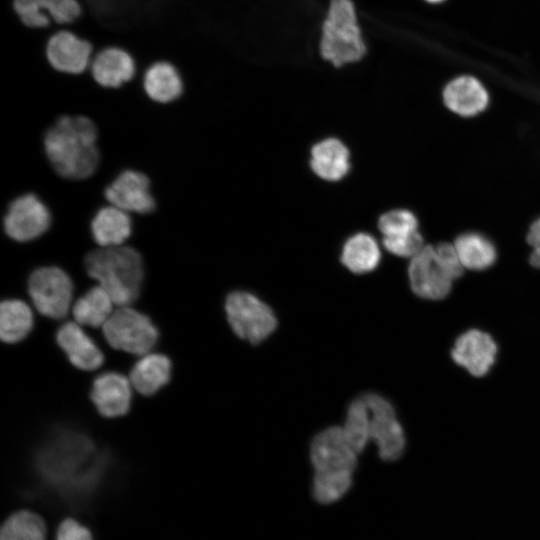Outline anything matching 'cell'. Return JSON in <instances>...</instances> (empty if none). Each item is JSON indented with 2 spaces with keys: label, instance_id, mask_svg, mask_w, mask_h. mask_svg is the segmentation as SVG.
I'll return each mask as SVG.
<instances>
[{
  "label": "cell",
  "instance_id": "11",
  "mask_svg": "<svg viewBox=\"0 0 540 540\" xmlns=\"http://www.w3.org/2000/svg\"><path fill=\"white\" fill-rule=\"evenodd\" d=\"M51 224L46 205L34 194L14 199L4 217L3 227L11 239L18 242L32 241L44 234Z\"/></svg>",
  "mask_w": 540,
  "mask_h": 540
},
{
  "label": "cell",
  "instance_id": "30",
  "mask_svg": "<svg viewBox=\"0 0 540 540\" xmlns=\"http://www.w3.org/2000/svg\"><path fill=\"white\" fill-rule=\"evenodd\" d=\"M352 485V473H315L313 496L321 504L340 499Z\"/></svg>",
  "mask_w": 540,
  "mask_h": 540
},
{
  "label": "cell",
  "instance_id": "23",
  "mask_svg": "<svg viewBox=\"0 0 540 540\" xmlns=\"http://www.w3.org/2000/svg\"><path fill=\"white\" fill-rule=\"evenodd\" d=\"M171 376V362L165 355L148 353L133 367L132 386L143 395H152L166 385Z\"/></svg>",
  "mask_w": 540,
  "mask_h": 540
},
{
  "label": "cell",
  "instance_id": "7",
  "mask_svg": "<svg viewBox=\"0 0 540 540\" xmlns=\"http://www.w3.org/2000/svg\"><path fill=\"white\" fill-rule=\"evenodd\" d=\"M28 292L41 314L61 319L70 309L73 284L69 275L61 268L45 266L31 273L28 279Z\"/></svg>",
  "mask_w": 540,
  "mask_h": 540
},
{
  "label": "cell",
  "instance_id": "25",
  "mask_svg": "<svg viewBox=\"0 0 540 540\" xmlns=\"http://www.w3.org/2000/svg\"><path fill=\"white\" fill-rule=\"evenodd\" d=\"M113 304L112 298L101 286H94L74 303V319L79 325L103 326L113 313Z\"/></svg>",
  "mask_w": 540,
  "mask_h": 540
},
{
  "label": "cell",
  "instance_id": "12",
  "mask_svg": "<svg viewBox=\"0 0 540 540\" xmlns=\"http://www.w3.org/2000/svg\"><path fill=\"white\" fill-rule=\"evenodd\" d=\"M20 21L32 29L53 28L54 33L75 22L82 13L78 0H12Z\"/></svg>",
  "mask_w": 540,
  "mask_h": 540
},
{
  "label": "cell",
  "instance_id": "20",
  "mask_svg": "<svg viewBox=\"0 0 540 540\" xmlns=\"http://www.w3.org/2000/svg\"><path fill=\"white\" fill-rule=\"evenodd\" d=\"M488 93L475 78L462 76L452 80L443 91L445 105L464 117L482 112L488 104Z\"/></svg>",
  "mask_w": 540,
  "mask_h": 540
},
{
  "label": "cell",
  "instance_id": "5",
  "mask_svg": "<svg viewBox=\"0 0 540 540\" xmlns=\"http://www.w3.org/2000/svg\"><path fill=\"white\" fill-rule=\"evenodd\" d=\"M225 310L235 334L251 344L264 341L277 327V318L272 309L245 291L230 293L226 298Z\"/></svg>",
  "mask_w": 540,
  "mask_h": 540
},
{
  "label": "cell",
  "instance_id": "15",
  "mask_svg": "<svg viewBox=\"0 0 540 540\" xmlns=\"http://www.w3.org/2000/svg\"><path fill=\"white\" fill-rule=\"evenodd\" d=\"M88 71L99 86L118 89L136 77L137 66L129 52L109 46L93 54Z\"/></svg>",
  "mask_w": 540,
  "mask_h": 540
},
{
  "label": "cell",
  "instance_id": "19",
  "mask_svg": "<svg viewBox=\"0 0 540 540\" xmlns=\"http://www.w3.org/2000/svg\"><path fill=\"white\" fill-rule=\"evenodd\" d=\"M57 342L77 368L92 371L103 363V354L78 323L67 322L57 332Z\"/></svg>",
  "mask_w": 540,
  "mask_h": 540
},
{
  "label": "cell",
  "instance_id": "6",
  "mask_svg": "<svg viewBox=\"0 0 540 540\" xmlns=\"http://www.w3.org/2000/svg\"><path fill=\"white\" fill-rule=\"evenodd\" d=\"M103 333L115 349L135 355H146L158 339V331L144 314L121 306L105 322Z\"/></svg>",
  "mask_w": 540,
  "mask_h": 540
},
{
  "label": "cell",
  "instance_id": "34",
  "mask_svg": "<svg viewBox=\"0 0 540 540\" xmlns=\"http://www.w3.org/2000/svg\"><path fill=\"white\" fill-rule=\"evenodd\" d=\"M527 241L533 248L530 255V263L534 267L540 268V218L530 226Z\"/></svg>",
  "mask_w": 540,
  "mask_h": 540
},
{
  "label": "cell",
  "instance_id": "8",
  "mask_svg": "<svg viewBox=\"0 0 540 540\" xmlns=\"http://www.w3.org/2000/svg\"><path fill=\"white\" fill-rule=\"evenodd\" d=\"M370 412V437L385 461L398 459L405 449L404 431L391 403L375 393L362 395Z\"/></svg>",
  "mask_w": 540,
  "mask_h": 540
},
{
  "label": "cell",
  "instance_id": "10",
  "mask_svg": "<svg viewBox=\"0 0 540 540\" xmlns=\"http://www.w3.org/2000/svg\"><path fill=\"white\" fill-rule=\"evenodd\" d=\"M408 275L413 292L429 300L445 298L454 281L432 245H425L411 258Z\"/></svg>",
  "mask_w": 540,
  "mask_h": 540
},
{
  "label": "cell",
  "instance_id": "16",
  "mask_svg": "<svg viewBox=\"0 0 540 540\" xmlns=\"http://www.w3.org/2000/svg\"><path fill=\"white\" fill-rule=\"evenodd\" d=\"M496 353V343L489 334L471 329L457 338L451 356L455 363L471 375L481 377L494 364Z\"/></svg>",
  "mask_w": 540,
  "mask_h": 540
},
{
  "label": "cell",
  "instance_id": "29",
  "mask_svg": "<svg viewBox=\"0 0 540 540\" xmlns=\"http://www.w3.org/2000/svg\"><path fill=\"white\" fill-rule=\"evenodd\" d=\"M342 428L352 448L360 454L371 439L370 412L362 396L350 403Z\"/></svg>",
  "mask_w": 540,
  "mask_h": 540
},
{
  "label": "cell",
  "instance_id": "32",
  "mask_svg": "<svg viewBox=\"0 0 540 540\" xmlns=\"http://www.w3.org/2000/svg\"><path fill=\"white\" fill-rule=\"evenodd\" d=\"M383 244L390 253L410 259L425 246L418 230L403 235L383 237Z\"/></svg>",
  "mask_w": 540,
  "mask_h": 540
},
{
  "label": "cell",
  "instance_id": "18",
  "mask_svg": "<svg viewBox=\"0 0 540 540\" xmlns=\"http://www.w3.org/2000/svg\"><path fill=\"white\" fill-rule=\"evenodd\" d=\"M142 86L148 99L156 104H171L179 100L185 85L177 67L169 61H156L143 73Z\"/></svg>",
  "mask_w": 540,
  "mask_h": 540
},
{
  "label": "cell",
  "instance_id": "17",
  "mask_svg": "<svg viewBox=\"0 0 540 540\" xmlns=\"http://www.w3.org/2000/svg\"><path fill=\"white\" fill-rule=\"evenodd\" d=\"M129 380L109 372L97 377L92 385L91 400L102 416L113 418L127 413L131 402Z\"/></svg>",
  "mask_w": 540,
  "mask_h": 540
},
{
  "label": "cell",
  "instance_id": "24",
  "mask_svg": "<svg viewBox=\"0 0 540 540\" xmlns=\"http://www.w3.org/2000/svg\"><path fill=\"white\" fill-rule=\"evenodd\" d=\"M381 252L375 239L367 233H357L344 244L342 264L351 272L363 274L373 271L380 262Z\"/></svg>",
  "mask_w": 540,
  "mask_h": 540
},
{
  "label": "cell",
  "instance_id": "28",
  "mask_svg": "<svg viewBox=\"0 0 540 540\" xmlns=\"http://www.w3.org/2000/svg\"><path fill=\"white\" fill-rule=\"evenodd\" d=\"M44 520L35 512L19 510L3 522L0 540H46Z\"/></svg>",
  "mask_w": 540,
  "mask_h": 540
},
{
  "label": "cell",
  "instance_id": "26",
  "mask_svg": "<svg viewBox=\"0 0 540 540\" xmlns=\"http://www.w3.org/2000/svg\"><path fill=\"white\" fill-rule=\"evenodd\" d=\"M454 246L466 269L484 270L493 265L496 260L494 245L479 233L469 232L459 235Z\"/></svg>",
  "mask_w": 540,
  "mask_h": 540
},
{
  "label": "cell",
  "instance_id": "33",
  "mask_svg": "<svg viewBox=\"0 0 540 540\" xmlns=\"http://www.w3.org/2000/svg\"><path fill=\"white\" fill-rule=\"evenodd\" d=\"M56 540H93L90 530L73 518H66L59 524Z\"/></svg>",
  "mask_w": 540,
  "mask_h": 540
},
{
  "label": "cell",
  "instance_id": "9",
  "mask_svg": "<svg viewBox=\"0 0 540 540\" xmlns=\"http://www.w3.org/2000/svg\"><path fill=\"white\" fill-rule=\"evenodd\" d=\"M357 453L339 426L329 427L312 440L310 457L315 473H352L357 465Z\"/></svg>",
  "mask_w": 540,
  "mask_h": 540
},
{
  "label": "cell",
  "instance_id": "14",
  "mask_svg": "<svg viewBox=\"0 0 540 540\" xmlns=\"http://www.w3.org/2000/svg\"><path fill=\"white\" fill-rule=\"evenodd\" d=\"M110 203L126 212L147 214L155 209L148 177L136 170L120 173L104 192Z\"/></svg>",
  "mask_w": 540,
  "mask_h": 540
},
{
  "label": "cell",
  "instance_id": "21",
  "mask_svg": "<svg viewBox=\"0 0 540 540\" xmlns=\"http://www.w3.org/2000/svg\"><path fill=\"white\" fill-rule=\"evenodd\" d=\"M132 232L128 212L110 205L97 211L91 221V233L100 247L120 246Z\"/></svg>",
  "mask_w": 540,
  "mask_h": 540
},
{
  "label": "cell",
  "instance_id": "27",
  "mask_svg": "<svg viewBox=\"0 0 540 540\" xmlns=\"http://www.w3.org/2000/svg\"><path fill=\"white\" fill-rule=\"evenodd\" d=\"M33 314L30 307L18 299L5 300L0 305V336L4 342L15 343L24 339L32 329Z\"/></svg>",
  "mask_w": 540,
  "mask_h": 540
},
{
  "label": "cell",
  "instance_id": "31",
  "mask_svg": "<svg viewBox=\"0 0 540 540\" xmlns=\"http://www.w3.org/2000/svg\"><path fill=\"white\" fill-rule=\"evenodd\" d=\"M378 228L383 237L403 235L417 231L418 221L409 210L396 209L386 212L379 218Z\"/></svg>",
  "mask_w": 540,
  "mask_h": 540
},
{
  "label": "cell",
  "instance_id": "22",
  "mask_svg": "<svg viewBox=\"0 0 540 540\" xmlns=\"http://www.w3.org/2000/svg\"><path fill=\"white\" fill-rule=\"evenodd\" d=\"M310 165L320 178L327 181L340 180L350 168L349 151L336 138L324 139L313 146Z\"/></svg>",
  "mask_w": 540,
  "mask_h": 540
},
{
  "label": "cell",
  "instance_id": "4",
  "mask_svg": "<svg viewBox=\"0 0 540 540\" xmlns=\"http://www.w3.org/2000/svg\"><path fill=\"white\" fill-rule=\"evenodd\" d=\"M320 52L335 67L359 61L366 45L351 0H331L322 25Z\"/></svg>",
  "mask_w": 540,
  "mask_h": 540
},
{
  "label": "cell",
  "instance_id": "35",
  "mask_svg": "<svg viewBox=\"0 0 540 540\" xmlns=\"http://www.w3.org/2000/svg\"><path fill=\"white\" fill-rule=\"evenodd\" d=\"M426 1L431 2V3H437V2H441L443 0H426Z\"/></svg>",
  "mask_w": 540,
  "mask_h": 540
},
{
  "label": "cell",
  "instance_id": "13",
  "mask_svg": "<svg viewBox=\"0 0 540 540\" xmlns=\"http://www.w3.org/2000/svg\"><path fill=\"white\" fill-rule=\"evenodd\" d=\"M94 54L93 45L70 30L59 29L46 44V57L50 66L64 74L86 72Z\"/></svg>",
  "mask_w": 540,
  "mask_h": 540
},
{
  "label": "cell",
  "instance_id": "3",
  "mask_svg": "<svg viewBox=\"0 0 540 540\" xmlns=\"http://www.w3.org/2000/svg\"><path fill=\"white\" fill-rule=\"evenodd\" d=\"M85 267L114 304L128 306L138 298L144 279V262L136 249L124 245L100 247L87 254Z\"/></svg>",
  "mask_w": 540,
  "mask_h": 540
},
{
  "label": "cell",
  "instance_id": "1",
  "mask_svg": "<svg viewBox=\"0 0 540 540\" xmlns=\"http://www.w3.org/2000/svg\"><path fill=\"white\" fill-rule=\"evenodd\" d=\"M35 469L41 481L63 501L85 502L107 470L108 460L93 441L77 431L53 433L38 449Z\"/></svg>",
  "mask_w": 540,
  "mask_h": 540
},
{
  "label": "cell",
  "instance_id": "2",
  "mask_svg": "<svg viewBox=\"0 0 540 540\" xmlns=\"http://www.w3.org/2000/svg\"><path fill=\"white\" fill-rule=\"evenodd\" d=\"M44 149L60 176L86 179L99 164L96 125L85 115H61L47 130Z\"/></svg>",
  "mask_w": 540,
  "mask_h": 540
}]
</instances>
